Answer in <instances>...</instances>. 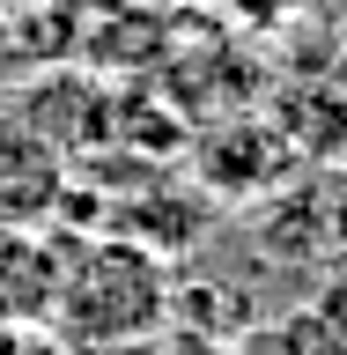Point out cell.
<instances>
[{
	"label": "cell",
	"mask_w": 347,
	"mask_h": 355,
	"mask_svg": "<svg viewBox=\"0 0 347 355\" xmlns=\"http://www.w3.org/2000/svg\"><path fill=\"white\" fill-rule=\"evenodd\" d=\"M170 296H177V282L148 244L118 237V230L74 237L52 326H60L66 348H148V340L170 333Z\"/></svg>",
	"instance_id": "cell-1"
},
{
	"label": "cell",
	"mask_w": 347,
	"mask_h": 355,
	"mask_svg": "<svg viewBox=\"0 0 347 355\" xmlns=\"http://www.w3.org/2000/svg\"><path fill=\"white\" fill-rule=\"evenodd\" d=\"M66 252H74V237H60V230L0 222V326H52Z\"/></svg>",
	"instance_id": "cell-2"
},
{
	"label": "cell",
	"mask_w": 347,
	"mask_h": 355,
	"mask_svg": "<svg viewBox=\"0 0 347 355\" xmlns=\"http://www.w3.org/2000/svg\"><path fill=\"white\" fill-rule=\"evenodd\" d=\"M288 163V141L274 126H222V141L199 148V178H207V193L215 200H244V193H274V171Z\"/></svg>",
	"instance_id": "cell-3"
},
{
	"label": "cell",
	"mask_w": 347,
	"mask_h": 355,
	"mask_svg": "<svg viewBox=\"0 0 347 355\" xmlns=\"http://www.w3.org/2000/svg\"><path fill=\"white\" fill-rule=\"evenodd\" d=\"M281 348L288 355H347V274H326L281 318Z\"/></svg>",
	"instance_id": "cell-4"
},
{
	"label": "cell",
	"mask_w": 347,
	"mask_h": 355,
	"mask_svg": "<svg viewBox=\"0 0 347 355\" xmlns=\"http://www.w3.org/2000/svg\"><path fill=\"white\" fill-rule=\"evenodd\" d=\"M318 259L332 274H347V178L326 185V222H318Z\"/></svg>",
	"instance_id": "cell-5"
},
{
	"label": "cell",
	"mask_w": 347,
	"mask_h": 355,
	"mask_svg": "<svg viewBox=\"0 0 347 355\" xmlns=\"http://www.w3.org/2000/svg\"><path fill=\"white\" fill-rule=\"evenodd\" d=\"M0 355H74L52 326H0Z\"/></svg>",
	"instance_id": "cell-6"
},
{
	"label": "cell",
	"mask_w": 347,
	"mask_h": 355,
	"mask_svg": "<svg viewBox=\"0 0 347 355\" xmlns=\"http://www.w3.org/2000/svg\"><path fill=\"white\" fill-rule=\"evenodd\" d=\"M215 355H251V348H215Z\"/></svg>",
	"instance_id": "cell-7"
}]
</instances>
